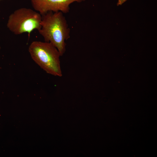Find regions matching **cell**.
I'll return each instance as SVG.
<instances>
[{
	"mask_svg": "<svg viewBox=\"0 0 157 157\" xmlns=\"http://www.w3.org/2000/svg\"><path fill=\"white\" fill-rule=\"evenodd\" d=\"M63 13L60 11H50L42 15L41 27L38 31L45 42L53 45L61 56L65 52V41L69 38L70 34V29Z\"/></svg>",
	"mask_w": 157,
	"mask_h": 157,
	"instance_id": "1",
	"label": "cell"
},
{
	"mask_svg": "<svg viewBox=\"0 0 157 157\" xmlns=\"http://www.w3.org/2000/svg\"><path fill=\"white\" fill-rule=\"evenodd\" d=\"M28 51L32 60L47 73L61 77L62 76L58 49L49 42L35 41L29 45Z\"/></svg>",
	"mask_w": 157,
	"mask_h": 157,
	"instance_id": "2",
	"label": "cell"
},
{
	"mask_svg": "<svg viewBox=\"0 0 157 157\" xmlns=\"http://www.w3.org/2000/svg\"><path fill=\"white\" fill-rule=\"evenodd\" d=\"M127 0H118V2L117 3V6H119L122 5Z\"/></svg>",
	"mask_w": 157,
	"mask_h": 157,
	"instance_id": "5",
	"label": "cell"
},
{
	"mask_svg": "<svg viewBox=\"0 0 157 157\" xmlns=\"http://www.w3.org/2000/svg\"><path fill=\"white\" fill-rule=\"evenodd\" d=\"M1 48V47L0 46V49Z\"/></svg>",
	"mask_w": 157,
	"mask_h": 157,
	"instance_id": "6",
	"label": "cell"
},
{
	"mask_svg": "<svg viewBox=\"0 0 157 157\" xmlns=\"http://www.w3.org/2000/svg\"><path fill=\"white\" fill-rule=\"evenodd\" d=\"M85 0H30L34 9L41 15L47 12L60 11L64 13L69 11V5L72 3L81 2Z\"/></svg>",
	"mask_w": 157,
	"mask_h": 157,
	"instance_id": "4",
	"label": "cell"
},
{
	"mask_svg": "<svg viewBox=\"0 0 157 157\" xmlns=\"http://www.w3.org/2000/svg\"><path fill=\"white\" fill-rule=\"evenodd\" d=\"M1 0H0V1H1Z\"/></svg>",
	"mask_w": 157,
	"mask_h": 157,
	"instance_id": "7",
	"label": "cell"
},
{
	"mask_svg": "<svg viewBox=\"0 0 157 157\" xmlns=\"http://www.w3.org/2000/svg\"><path fill=\"white\" fill-rule=\"evenodd\" d=\"M41 20L42 15L39 13L30 8H22L10 15L7 27L15 35L27 33L29 36L33 30L40 29Z\"/></svg>",
	"mask_w": 157,
	"mask_h": 157,
	"instance_id": "3",
	"label": "cell"
}]
</instances>
